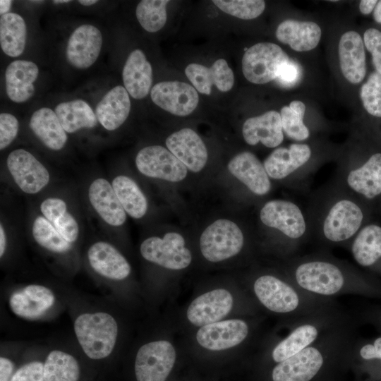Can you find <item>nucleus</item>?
<instances>
[{
  "label": "nucleus",
  "mask_w": 381,
  "mask_h": 381,
  "mask_svg": "<svg viewBox=\"0 0 381 381\" xmlns=\"http://www.w3.org/2000/svg\"><path fill=\"white\" fill-rule=\"evenodd\" d=\"M8 241L7 235L3 224H0V258L2 259L5 255V253L7 250Z\"/></svg>",
  "instance_id": "obj_50"
},
{
  "label": "nucleus",
  "mask_w": 381,
  "mask_h": 381,
  "mask_svg": "<svg viewBox=\"0 0 381 381\" xmlns=\"http://www.w3.org/2000/svg\"><path fill=\"white\" fill-rule=\"evenodd\" d=\"M54 111L64 129L69 133L93 128L98 121L90 106L80 99L59 103Z\"/></svg>",
  "instance_id": "obj_34"
},
{
  "label": "nucleus",
  "mask_w": 381,
  "mask_h": 381,
  "mask_svg": "<svg viewBox=\"0 0 381 381\" xmlns=\"http://www.w3.org/2000/svg\"><path fill=\"white\" fill-rule=\"evenodd\" d=\"M27 39L26 24L21 16L8 13L0 18V45L11 57H18L24 51Z\"/></svg>",
  "instance_id": "obj_36"
},
{
  "label": "nucleus",
  "mask_w": 381,
  "mask_h": 381,
  "mask_svg": "<svg viewBox=\"0 0 381 381\" xmlns=\"http://www.w3.org/2000/svg\"><path fill=\"white\" fill-rule=\"evenodd\" d=\"M11 4H12V1L11 0H1L0 1L1 16L8 13Z\"/></svg>",
  "instance_id": "obj_51"
},
{
  "label": "nucleus",
  "mask_w": 381,
  "mask_h": 381,
  "mask_svg": "<svg viewBox=\"0 0 381 381\" xmlns=\"http://www.w3.org/2000/svg\"><path fill=\"white\" fill-rule=\"evenodd\" d=\"M73 329L79 349L90 359L102 361L116 350L119 326L109 311L85 308L73 318Z\"/></svg>",
  "instance_id": "obj_4"
},
{
  "label": "nucleus",
  "mask_w": 381,
  "mask_h": 381,
  "mask_svg": "<svg viewBox=\"0 0 381 381\" xmlns=\"http://www.w3.org/2000/svg\"><path fill=\"white\" fill-rule=\"evenodd\" d=\"M16 370L14 361L8 355L1 353L0 356V381H11Z\"/></svg>",
  "instance_id": "obj_48"
},
{
  "label": "nucleus",
  "mask_w": 381,
  "mask_h": 381,
  "mask_svg": "<svg viewBox=\"0 0 381 381\" xmlns=\"http://www.w3.org/2000/svg\"><path fill=\"white\" fill-rule=\"evenodd\" d=\"M168 0H143L136 7V17L140 25L147 32L161 30L167 22Z\"/></svg>",
  "instance_id": "obj_40"
},
{
  "label": "nucleus",
  "mask_w": 381,
  "mask_h": 381,
  "mask_svg": "<svg viewBox=\"0 0 381 381\" xmlns=\"http://www.w3.org/2000/svg\"><path fill=\"white\" fill-rule=\"evenodd\" d=\"M32 235L37 244L46 251L59 255L69 253L73 244L66 240L43 216L37 215L32 225Z\"/></svg>",
  "instance_id": "obj_38"
},
{
  "label": "nucleus",
  "mask_w": 381,
  "mask_h": 381,
  "mask_svg": "<svg viewBox=\"0 0 381 381\" xmlns=\"http://www.w3.org/2000/svg\"><path fill=\"white\" fill-rule=\"evenodd\" d=\"M114 190L125 212L133 219H140L147 213V198L137 183L126 175H118L111 182Z\"/></svg>",
  "instance_id": "obj_35"
},
{
  "label": "nucleus",
  "mask_w": 381,
  "mask_h": 381,
  "mask_svg": "<svg viewBox=\"0 0 381 381\" xmlns=\"http://www.w3.org/2000/svg\"><path fill=\"white\" fill-rule=\"evenodd\" d=\"M140 253L146 261L171 270L186 269L192 261L184 238L175 231L167 232L163 237L145 238L140 246Z\"/></svg>",
  "instance_id": "obj_6"
},
{
  "label": "nucleus",
  "mask_w": 381,
  "mask_h": 381,
  "mask_svg": "<svg viewBox=\"0 0 381 381\" xmlns=\"http://www.w3.org/2000/svg\"><path fill=\"white\" fill-rule=\"evenodd\" d=\"M311 156V150L306 144H291L289 147L274 150L263 162L270 178L283 179L305 164Z\"/></svg>",
  "instance_id": "obj_26"
},
{
  "label": "nucleus",
  "mask_w": 381,
  "mask_h": 381,
  "mask_svg": "<svg viewBox=\"0 0 381 381\" xmlns=\"http://www.w3.org/2000/svg\"><path fill=\"white\" fill-rule=\"evenodd\" d=\"M29 126L35 136L49 150L59 151L66 145L68 140L66 132L52 109L42 107L36 110L30 117Z\"/></svg>",
  "instance_id": "obj_30"
},
{
  "label": "nucleus",
  "mask_w": 381,
  "mask_h": 381,
  "mask_svg": "<svg viewBox=\"0 0 381 381\" xmlns=\"http://www.w3.org/2000/svg\"><path fill=\"white\" fill-rule=\"evenodd\" d=\"M135 166L143 175L169 182H179L188 175L186 167L167 148L150 145L141 149L135 157Z\"/></svg>",
  "instance_id": "obj_10"
},
{
  "label": "nucleus",
  "mask_w": 381,
  "mask_h": 381,
  "mask_svg": "<svg viewBox=\"0 0 381 381\" xmlns=\"http://www.w3.org/2000/svg\"><path fill=\"white\" fill-rule=\"evenodd\" d=\"M70 0H54L53 3L55 4L69 3Z\"/></svg>",
  "instance_id": "obj_54"
},
{
  "label": "nucleus",
  "mask_w": 381,
  "mask_h": 381,
  "mask_svg": "<svg viewBox=\"0 0 381 381\" xmlns=\"http://www.w3.org/2000/svg\"><path fill=\"white\" fill-rule=\"evenodd\" d=\"M321 35V29L317 23L292 19L282 21L275 32L279 42L296 52H308L315 48Z\"/></svg>",
  "instance_id": "obj_29"
},
{
  "label": "nucleus",
  "mask_w": 381,
  "mask_h": 381,
  "mask_svg": "<svg viewBox=\"0 0 381 381\" xmlns=\"http://www.w3.org/2000/svg\"><path fill=\"white\" fill-rule=\"evenodd\" d=\"M68 349L53 348L44 358V381H79L81 368L78 360Z\"/></svg>",
  "instance_id": "obj_32"
},
{
  "label": "nucleus",
  "mask_w": 381,
  "mask_h": 381,
  "mask_svg": "<svg viewBox=\"0 0 381 381\" xmlns=\"http://www.w3.org/2000/svg\"><path fill=\"white\" fill-rule=\"evenodd\" d=\"M176 358L172 344L157 339L143 344L136 353L134 370L137 381H165Z\"/></svg>",
  "instance_id": "obj_9"
},
{
  "label": "nucleus",
  "mask_w": 381,
  "mask_h": 381,
  "mask_svg": "<svg viewBox=\"0 0 381 381\" xmlns=\"http://www.w3.org/2000/svg\"><path fill=\"white\" fill-rule=\"evenodd\" d=\"M130 110L129 94L124 87L118 85L108 91L99 102L95 114L102 127L112 131L126 121Z\"/></svg>",
  "instance_id": "obj_28"
},
{
  "label": "nucleus",
  "mask_w": 381,
  "mask_h": 381,
  "mask_svg": "<svg viewBox=\"0 0 381 381\" xmlns=\"http://www.w3.org/2000/svg\"><path fill=\"white\" fill-rule=\"evenodd\" d=\"M363 43L372 55L376 72L381 74V32L375 28L368 29L363 35Z\"/></svg>",
  "instance_id": "obj_45"
},
{
  "label": "nucleus",
  "mask_w": 381,
  "mask_h": 381,
  "mask_svg": "<svg viewBox=\"0 0 381 381\" xmlns=\"http://www.w3.org/2000/svg\"><path fill=\"white\" fill-rule=\"evenodd\" d=\"M242 135L250 145H255L260 142L270 148L279 146L284 140L280 114L271 110L248 118L243 125Z\"/></svg>",
  "instance_id": "obj_23"
},
{
  "label": "nucleus",
  "mask_w": 381,
  "mask_h": 381,
  "mask_svg": "<svg viewBox=\"0 0 381 381\" xmlns=\"http://www.w3.org/2000/svg\"><path fill=\"white\" fill-rule=\"evenodd\" d=\"M354 341L352 320L328 332L313 344L272 368V381H313L325 369L344 362Z\"/></svg>",
  "instance_id": "obj_1"
},
{
  "label": "nucleus",
  "mask_w": 381,
  "mask_h": 381,
  "mask_svg": "<svg viewBox=\"0 0 381 381\" xmlns=\"http://www.w3.org/2000/svg\"><path fill=\"white\" fill-rule=\"evenodd\" d=\"M373 18L377 23H381V1L377 2L374 8Z\"/></svg>",
  "instance_id": "obj_52"
},
{
  "label": "nucleus",
  "mask_w": 381,
  "mask_h": 381,
  "mask_svg": "<svg viewBox=\"0 0 381 381\" xmlns=\"http://www.w3.org/2000/svg\"><path fill=\"white\" fill-rule=\"evenodd\" d=\"M262 223L275 229L291 239L303 236L306 226L303 213L295 203L284 200L267 202L261 208Z\"/></svg>",
  "instance_id": "obj_15"
},
{
  "label": "nucleus",
  "mask_w": 381,
  "mask_h": 381,
  "mask_svg": "<svg viewBox=\"0 0 381 381\" xmlns=\"http://www.w3.org/2000/svg\"><path fill=\"white\" fill-rule=\"evenodd\" d=\"M8 306L16 317L25 320H39L52 313L58 306V298L50 287L41 284H28L13 290L8 296Z\"/></svg>",
  "instance_id": "obj_7"
},
{
  "label": "nucleus",
  "mask_w": 381,
  "mask_h": 381,
  "mask_svg": "<svg viewBox=\"0 0 381 381\" xmlns=\"http://www.w3.org/2000/svg\"><path fill=\"white\" fill-rule=\"evenodd\" d=\"M252 289L256 299L266 310L284 318L285 321L339 308L334 300H324L309 295L291 280L273 274L258 277Z\"/></svg>",
  "instance_id": "obj_2"
},
{
  "label": "nucleus",
  "mask_w": 381,
  "mask_h": 381,
  "mask_svg": "<svg viewBox=\"0 0 381 381\" xmlns=\"http://www.w3.org/2000/svg\"><path fill=\"white\" fill-rule=\"evenodd\" d=\"M89 201L102 219L111 226H120L126 221V212L119 200L111 183L103 178L92 181L88 188Z\"/></svg>",
  "instance_id": "obj_22"
},
{
  "label": "nucleus",
  "mask_w": 381,
  "mask_h": 381,
  "mask_svg": "<svg viewBox=\"0 0 381 381\" xmlns=\"http://www.w3.org/2000/svg\"><path fill=\"white\" fill-rule=\"evenodd\" d=\"M38 74L39 68L32 61H12L5 72L8 97L16 103L25 102L30 99L35 93L34 82L37 79Z\"/></svg>",
  "instance_id": "obj_25"
},
{
  "label": "nucleus",
  "mask_w": 381,
  "mask_h": 381,
  "mask_svg": "<svg viewBox=\"0 0 381 381\" xmlns=\"http://www.w3.org/2000/svg\"><path fill=\"white\" fill-rule=\"evenodd\" d=\"M86 257L91 270L106 282H121L131 273V266L127 259L107 241L93 243L88 248Z\"/></svg>",
  "instance_id": "obj_12"
},
{
  "label": "nucleus",
  "mask_w": 381,
  "mask_h": 381,
  "mask_svg": "<svg viewBox=\"0 0 381 381\" xmlns=\"http://www.w3.org/2000/svg\"><path fill=\"white\" fill-rule=\"evenodd\" d=\"M150 97L157 106L179 116L190 114L199 102L195 87L181 81H163L155 84L151 89Z\"/></svg>",
  "instance_id": "obj_14"
},
{
  "label": "nucleus",
  "mask_w": 381,
  "mask_h": 381,
  "mask_svg": "<svg viewBox=\"0 0 381 381\" xmlns=\"http://www.w3.org/2000/svg\"><path fill=\"white\" fill-rule=\"evenodd\" d=\"M349 353L363 360L381 359V337L376 338L371 343H365L361 346H357L353 341L349 349Z\"/></svg>",
  "instance_id": "obj_46"
},
{
  "label": "nucleus",
  "mask_w": 381,
  "mask_h": 381,
  "mask_svg": "<svg viewBox=\"0 0 381 381\" xmlns=\"http://www.w3.org/2000/svg\"><path fill=\"white\" fill-rule=\"evenodd\" d=\"M349 186L368 199L381 193V153H375L347 176Z\"/></svg>",
  "instance_id": "obj_31"
},
{
  "label": "nucleus",
  "mask_w": 381,
  "mask_h": 381,
  "mask_svg": "<svg viewBox=\"0 0 381 381\" xmlns=\"http://www.w3.org/2000/svg\"><path fill=\"white\" fill-rule=\"evenodd\" d=\"M44 361L30 360L15 371L11 381H44Z\"/></svg>",
  "instance_id": "obj_43"
},
{
  "label": "nucleus",
  "mask_w": 381,
  "mask_h": 381,
  "mask_svg": "<svg viewBox=\"0 0 381 381\" xmlns=\"http://www.w3.org/2000/svg\"><path fill=\"white\" fill-rule=\"evenodd\" d=\"M233 306L234 297L230 291L215 289L195 298L188 307L186 317L192 325L201 327L222 320Z\"/></svg>",
  "instance_id": "obj_16"
},
{
  "label": "nucleus",
  "mask_w": 381,
  "mask_h": 381,
  "mask_svg": "<svg viewBox=\"0 0 381 381\" xmlns=\"http://www.w3.org/2000/svg\"><path fill=\"white\" fill-rule=\"evenodd\" d=\"M185 74L199 92L207 95H210L213 85L222 92H227L234 83V73L223 59L215 61L210 68L190 64L186 68Z\"/></svg>",
  "instance_id": "obj_21"
},
{
  "label": "nucleus",
  "mask_w": 381,
  "mask_h": 381,
  "mask_svg": "<svg viewBox=\"0 0 381 381\" xmlns=\"http://www.w3.org/2000/svg\"><path fill=\"white\" fill-rule=\"evenodd\" d=\"M305 111L306 106L299 100H294L281 109L283 132L289 138L302 141L309 137L310 131L303 123Z\"/></svg>",
  "instance_id": "obj_39"
},
{
  "label": "nucleus",
  "mask_w": 381,
  "mask_h": 381,
  "mask_svg": "<svg viewBox=\"0 0 381 381\" xmlns=\"http://www.w3.org/2000/svg\"><path fill=\"white\" fill-rule=\"evenodd\" d=\"M124 87L134 99H141L150 92L152 69L143 52L134 49L128 55L122 71Z\"/></svg>",
  "instance_id": "obj_27"
},
{
  "label": "nucleus",
  "mask_w": 381,
  "mask_h": 381,
  "mask_svg": "<svg viewBox=\"0 0 381 381\" xmlns=\"http://www.w3.org/2000/svg\"><path fill=\"white\" fill-rule=\"evenodd\" d=\"M78 2L85 6H89L95 4L98 2L97 0H79Z\"/></svg>",
  "instance_id": "obj_53"
},
{
  "label": "nucleus",
  "mask_w": 381,
  "mask_h": 381,
  "mask_svg": "<svg viewBox=\"0 0 381 381\" xmlns=\"http://www.w3.org/2000/svg\"><path fill=\"white\" fill-rule=\"evenodd\" d=\"M360 97L370 114L381 117V74L376 71L370 74L361 88Z\"/></svg>",
  "instance_id": "obj_42"
},
{
  "label": "nucleus",
  "mask_w": 381,
  "mask_h": 381,
  "mask_svg": "<svg viewBox=\"0 0 381 381\" xmlns=\"http://www.w3.org/2000/svg\"><path fill=\"white\" fill-rule=\"evenodd\" d=\"M6 166L17 186L27 194H36L44 189L50 180L49 172L32 154L24 149L9 153Z\"/></svg>",
  "instance_id": "obj_11"
},
{
  "label": "nucleus",
  "mask_w": 381,
  "mask_h": 381,
  "mask_svg": "<svg viewBox=\"0 0 381 381\" xmlns=\"http://www.w3.org/2000/svg\"><path fill=\"white\" fill-rule=\"evenodd\" d=\"M250 333L248 323L242 319H231L201 327L196 333V341L210 351L234 348L245 341Z\"/></svg>",
  "instance_id": "obj_13"
},
{
  "label": "nucleus",
  "mask_w": 381,
  "mask_h": 381,
  "mask_svg": "<svg viewBox=\"0 0 381 381\" xmlns=\"http://www.w3.org/2000/svg\"><path fill=\"white\" fill-rule=\"evenodd\" d=\"M230 174L257 195H265L271 190V181L263 164L252 152H241L228 163Z\"/></svg>",
  "instance_id": "obj_20"
},
{
  "label": "nucleus",
  "mask_w": 381,
  "mask_h": 381,
  "mask_svg": "<svg viewBox=\"0 0 381 381\" xmlns=\"http://www.w3.org/2000/svg\"><path fill=\"white\" fill-rule=\"evenodd\" d=\"M19 131V122L16 117L9 113L0 114V150L11 144Z\"/></svg>",
  "instance_id": "obj_44"
},
{
  "label": "nucleus",
  "mask_w": 381,
  "mask_h": 381,
  "mask_svg": "<svg viewBox=\"0 0 381 381\" xmlns=\"http://www.w3.org/2000/svg\"><path fill=\"white\" fill-rule=\"evenodd\" d=\"M212 2L222 11L243 20L258 17L265 8V2L262 0H214Z\"/></svg>",
  "instance_id": "obj_41"
},
{
  "label": "nucleus",
  "mask_w": 381,
  "mask_h": 381,
  "mask_svg": "<svg viewBox=\"0 0 381 381\" xmlns=\"http://www.w3.org/2000/svg\"><path fill=\"white\" fill-rule=\"evenodd\" d=\"M102 46L100 30L90 24L78 26L70 35L66 56L75 68L85 69L95 64Z\"/></svg>",
  "instance_id": "obj_18"
},
{
  "label": "nucleus",
  "mask_w": 381,
  "mask_h": 381,
  "mask_svg": "<svg viewBox=\"0 0 381 381\" xmlns=\"http://www.w3.org/2000/svg\"><path fill=\"white\" fill-rule=\"evenodd\" d=\"M290 61L277 44L260 42L246 50L242 58V71L252 83L265 84L277 79L280 68Z\"/></svg>",
  "instance_id": "obj_8"
},
{
  "label": "nucleus",
  "mask_w": 381,
  "mask_h": 381,
  "mask_svg": "<svg viewBox=\"0 0 381 381\" xmlns=\"http://www.w3.org/2000/svg\"><path fill=\"white\" fill-rule=\"evenodd\" d=\"M340 68L344 78L351 83L358 84L366 73L363 41L356 31L344 33L338 47Z\"/></svg>",
  "instance_id": "obj_24"
},
{
  "label": "nucleus",
  "mask_w": 381,
  "mask_h": 381,
  "mask_svg": "<svg viewBox=\"0 0 381 381\" xmlns=\"http://www.w3.org/2000/svg\"><path fill=\"white\" fill-rule=\"evenodd\" d=\"M355 261L362 267H370L381 258V226L369 224L355 237L351 248Z\"/></svg>",
  "instance_id": "obj_37"
},
{
  "label": "nucleus",
  "mask_w": 381,
  "mask_h": 381,
  "mask_svg": "<svg viewBox=\"0 0 381 381\" xmlns=\"http://www.w3.org/2000/svg\"><path fill=\"white\" fill-rule=\"evenodd\" d=\"M363 214L353 201L341 200L335 202L323 223V234L329 241L338 243L352 237L359 229Z\"/></svg>",
  "instance_id": "obj_17"
},
{
  "label": "nucleus",
  "mask_w": 381,
  "mask_h": 381,
  "mask_svg": "<svg viewBox=\"0 0 381 381\" xmlns=\"http://www.w3.org/2000/svg\"><path fill=\"white\" fill-rule=\"evenodd\" d=\"M243 234L234 222L218 219L207 226L200 238V249L209 262H219L229 259L242 250Z\"/></svg>",
  "instance_id": "obj_5"
},
{
  "label": "nucleus",
  "mask_w": 381,
  "mask_h": 381,
  "mask_svg": "<svg viewBox=\"0 0 381 381\" xmlns=\"http://www.w3.org/2000/svg\"><path fill=\"white\" fill-rule=\"evenodd\" d=\"M376 0H362L359 4V10L364 15L370 14L377 4Z\"/></svg>",
  "instance_id": "obj_49"
},
{
  "label": "nucleus",
  "mask_w": 381,
  "mask_h": 381,
  "mask_svg": "<svg viewBox=\"0 0 381 381\" xmlns=\"http://www.w3.org/2000/svg\"><path fill=\"white\" fill-rule=\"evenodd\" d=\"M298 65L290 60L280 68L277 80L284 85H291L298 80Z\"/></svg>",
  "instance_id": "obj_47"
},
{
  "label": "nucleus",
  "mask_w": 381,
  "mask_h": 381,
  "mask_svg": "<svg viewBox=\"0 0 381 381\" xmlns=\"http://www.w3.org/2000/svg\"><path fill=\"white\" fill-rule=\"evenodd\" d=\"M167 149L192 172L198 173L205 167L207 150L202 138L193 129L183 128L166 139Z\"/></svg>",
  "instance_id": "obj_19"
},
{
  "label": "nucleus",
  "mask_w": 381,
  "mask_h": 381,
  "mask_svg": "<svg viewBox=\"0 0 381 381\" xmlns=\"http://www.w3.org/2000/svg\"><path fill=\"white\" fill-rule=\"evenodd\" d=\"M40 209L44 217L71 243L78 238L79 224L69 212L66 202L57 197H49L40 204Z\"/></svg>",
  "instance_id": "obj_33"
},
{
  "label": "nucleus",
  "mask_w": 381,
  "mask_h": 381,
  "mask_svg": "<svg viewBox=\"0 0 381 381\" xmlns=\"http://www.w3.org/2000/svg\"><path fill=\"white\" fill-rule=\"evenodd\" d=\"M290 280L306 294L324 300H334L337 296L361 290L350 273L327 260L313 259L298 263L291 268Z\"/></svg>",
  "instance_id": "obj_3"
}]
</instances>
